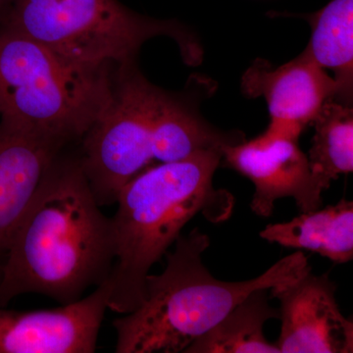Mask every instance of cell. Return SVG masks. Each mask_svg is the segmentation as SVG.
Segmentation results:
<instances>
[{"mask_svg": "<svg viewBox=\"0 0 353 353\" xmlns=\"http://www.w3.org/2000/svg\"><path fill=\"white\" fill-rule=\"evenodd\" d=\"M164 95L131 63L121 65L108 108L83 136L80 164L101 208L116 203L121 190L155 164L152 124Z\"/></svg>", "mask_w": 353, "mask_h": 353, "instance_id": "8992f818", "label": "cell"}, {"mask_svg": "<svg viewBox=\"0 0 353 353\" xmlns=\"http://www.w3.org/2000/svg\"><path fill=\"white\" fill-rule=\"evenodd\" d=\"M6 255L0 307L27 294L75 303L109 277L112 219L102 213L80 162L55 161Z\"/></svg>", "mask_w": 353, "mask_h": 353, "instance_id": "6da1fadb", "label": "cell"}, {"mask_svg": "<svg viewBox=\"0 0 353 353\" xmlns=\"http://www.w3.org/2000/svg\"><path fill=\"white\" fill-rule=\"evenodd\" d=\"M210 240L199 228L181 234L159 275H148L145 299L136 310L114 320L117 353H179L213 328L246 296L292 282L311 270L296 252L279 260L259 277L224 282L211 275L202 254Z\"/></svg>", "mask_w": 353, "mask_h": 353, "instance_id": "3957f363", "label": "cell"}, {"mask_svg": "<svg viewBox=\"0 0 353 353\" xmlns=\"http://www.w3.org/2000/svg\"><path fill=\"white\" fill-rule=\"evenodd\" d=\"M110 292L106 279L92 294L60 307H0V353L95 352Z\"/></svg>", "mask_w": 353, "mask_h": 353, "instance_id": "ba28073f", "label": "cell"}, {"mask_svg": "<svg viewBox=\"0 0 353 353\" xmlns=\"http://www.w3.org/2000/svg\"><path fill=\"white\" fill-rule=\"evenodd\" d=\"M301 132L269 125L256 138L222 148L225 165L254 185L250 208L260 217L272 215L275 202L292 197L301 212L322 205L321 188L311 173L307 155L301 152Z\"/></svg>", "mask_w": 353, "mask_h": 353, "instance_id": "52a82bcc", "label": "cell"}, {"mask_svg": "<svg viewBox=\"0 0 353 353\" xmlns=\"http://www.w3.org/2000/svg\"><path fill=\"white\" fill-rule=\"evenodd\" d=\"M60 148L0 122V256L6 254Z\"/></svg>", "mask_w": 353, "mask_h": 353, "instance_id": "8fae6325", "label": "cell"}, {"mask_svg": "<svg viewBox=\"0 0 353 353\" xmlns=\"http://www.w3.org/2000/svg\"><path fill=\"white\" fill-rule=\"evenodd\" d=\"M328 274L311 270L271 289L280 301L281 334L274 345L281 353H352L353 324L341 312Z\"/></svg>", "mask_w": 353, "mask_h": 353, "instance_id": "9c48e42d", "label": "cell"}, {"mask_svg": "<svg viewBox=\"0 0 353 353\" xmlns=\"http://www.w3.org/2000/svg\"><path fill=\"white\" fill-rule=\"evenodd\" d=\"M222 150L145 169L121 190L112 219L115 255L109 274L108 309L136 310L145 299L146 278L185 225L197 214L212 223L227 220L234 197L213 187Z\"/></svg>", "mask_w": 353, "mask_h": 353, "instance_id": "7a4b0ae2", "label": "cell"}, {"mask_svg": "<svg viewBox=\"0 0 353 353\" xmlns=\"http://www.w3.org/2000/svg\"><path fill=\"white\" fill-rule=\"evenodd\" d=\"M241 88L248 97H264L270 125L299 132L312 125L325 102L338 97L334 79L305 50L278 68L259 58L243 74Z\"/></svg>", "mask_w": 353, "mask_h": 353, "instance_id": "30bf717a", "label": "cell"}, {"mask_svg": "<svg viewBox=\"0 0 353 353\" xmlns=\"http://www.w3.org/2000/svg\"><path fill=\"white\" fill-rule=\"evenodd\" d=\"M108 65L80 63L38 41L0 34L1 123L60 148L82 138L113 94Z\"/></svg>", "mask_w": 353, "mask_h": 353, "instance_id": "277c9868", "label": "cell"}, {"mask_svg": "<svg viewBox=\"0 0 353 353\" xmlns=\"http://www.w3.org/2000/svg\"><path fill=\"white\" fill-rule=\"evenodd\" d=\"M312 28L306 52L322 67L334 70L336 101L350 105L353 83V0H331L309 15Z\"/></svg>", "mask_w": 353, "mask_h": 353, "instance_id": "5bb4252c", "label": "cell"}, {"mask_svg": "<svg viewBox=\"0 0 353 353\" xmlns=\"http://www.w3.org/2000/svg\"><path fill=\"white\" fill-rule=\"evenodd\" d=\"M245 141L241 132H223L209 125L182 101L165 94L152 124V152L155 164L172 163L206 150Z\"/></svg>", "mask_w": 353, "mask_h": 353, "instance_id": "4fadbf2b", "label": "cell"}, {"mask_svg": "<svg viewBox=\"0 0 353 353\" xmlns=\"http://www.w3.org/2000/svg\"><path fill=\"white\" fill-rule=\"evenodd\" d=\"M272 243L309 250L334 263L353 259V202L341 199L324 209L301 212L289 222L268 225L260 232Z\"/></svg>", "mask_w": 353, "mask_h": 353, "instance_id": "7c38bea8", "label": "cell"}, {"mask_svg": "<svg viewBox=\"0 0 353 353\" xmlns=\"http://www.w3.org/2000/svg\"><path fill=\"white\" fill-rule=\"evenodd\" d=\"M4 21V30L80 63H131L141 44L157 36L175 39L185 63L202 59L201 46L182 25L143 17L117 0H12Z\"/></svg>", "mask_w": 353, "mask_h": 353, "instance_id": "5b68a950", "label": "cell"}, {"mask_svg": "<svg viewBox=\"0 0 353 353\" xmlns=\"http://www.w3.org/2000/svg\"><path fill=\"white\" fill-rule=\"evenodd\" d=\"M12 0H0V15L6 12L8 7L10 6Z\"/></svg>", "mask_w": 353, "mask_h": 353, "instance_id": "e0dca14e", "label": "cell"}, {"mask_svg": "<svg viewBox=\"0 0 353 353\" xmlns=\"http://www.w3.org/2000/svg\"><path fill=\"white\" fill-rule=\"evenodd\" d=\"M314 137L309 150L311 173L323 192L334 180L353 171V111L329 99L312 123Z\"/></svg>", "mask_w": 353, "mask_h": 353, "instance_id": "2e32d148", "label": "cell"}, {"mask_svg": "<svg viewBox=\"0 0 353 353\" xmlns=\"http://www.w3.org/2000/svg\"><path fill=\"white\" fill-rule=\"evenodd\" d=\"M268 290H254L185 353H281L264 336L265 323L279 318L268 303Z\"/></svg>", "mask_w": 353, "mask_h": 353, "instance_id": "9a60e30c", "label": "cell"}]
</instances>
